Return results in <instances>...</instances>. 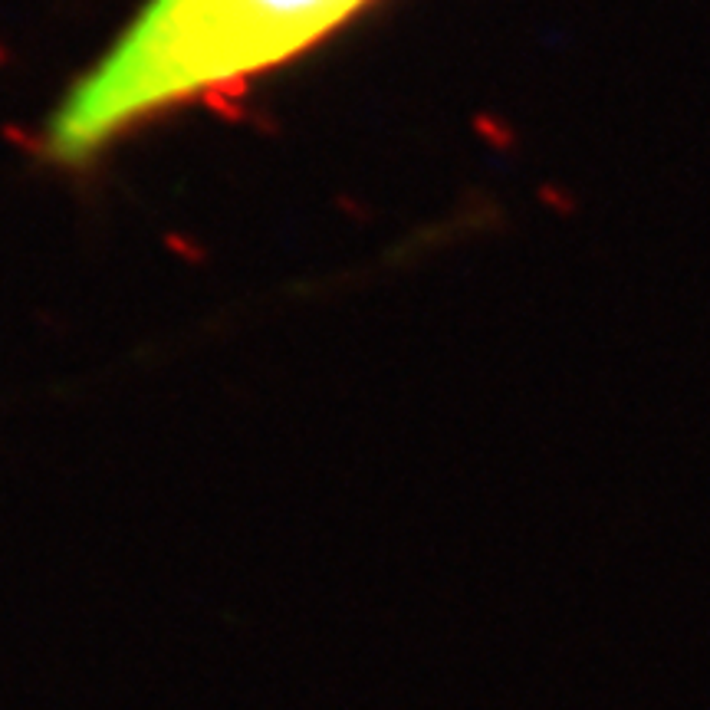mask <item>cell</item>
Here are the masks:
<instances>
[{
	"label": "cell",
	"mask_w": 710,
	"mask_h": 710,
	"mask_svg": "<svg viewBox=\"0 0 710 710\" xmlns=\"http://www.w3.org/2000/svg\"><path fill=\"white\" fill-rule=\"evenodd\" d=\"M368 0H145L103 60L69 89L46 142L89 162L142 122L237 89L296 60Z\"/></svg>",
	"instance_id": "1"
}]
</instances>
